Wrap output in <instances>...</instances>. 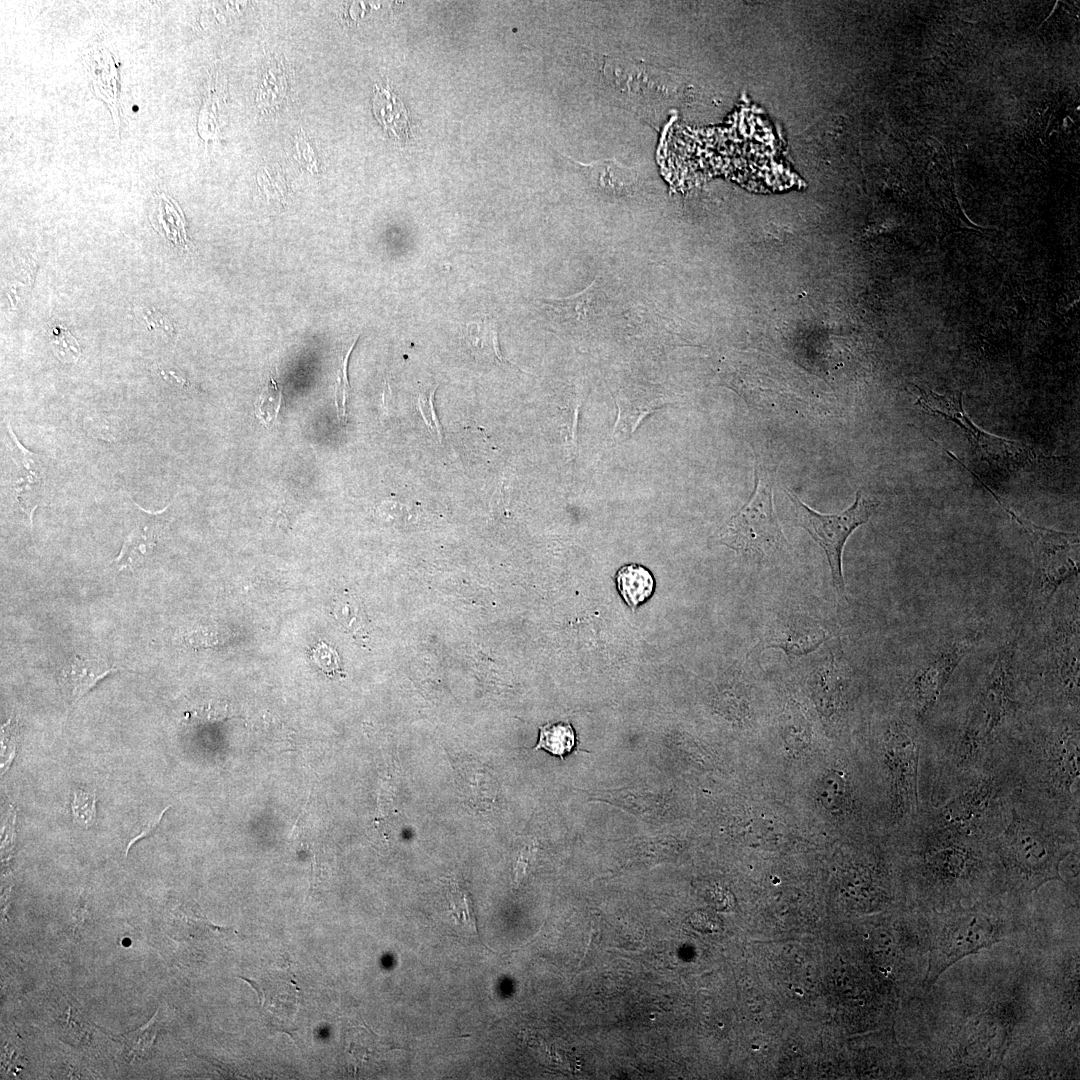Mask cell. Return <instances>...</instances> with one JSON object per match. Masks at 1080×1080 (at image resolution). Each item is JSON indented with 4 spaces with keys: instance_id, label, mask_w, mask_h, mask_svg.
I'll return each mask as SVG.
<instances>
[{
    "instance_id": "obj_22",
    "label": "cell",
    "mask_w": 1080,
    "mask_h": 1080,
    "mask_svg": "<svg viewBox=\"0 0 1080 1080\" xmlns=\"http://www.w3.org/2000/svg\"><path fill=\"white\" fill-rule=\"evenodd\" d=\"M780 734L786 744L802 749L810 743L811 724L802 707L789 701L779 716Z\"/></svg>"
},
{
    "instance_id": "obj_26",
    "label": "cell",
    "mask_w": 1080,
    "mask_h": 1080,
    "mask_svg": "<svg viewBox=\"0 0 1080 1080\" xmlns=\"http://www.w3.org/2000/svg\"><path fill=\"white\" fill-rule=\"evenodd\" d=\"M816 794L820 804L828 811H838L843 808L847 799V781L840 771H830L825 774L816 786Z\"/></svg>"
},
{
    "instance_id": "obj_4",
    "label": "cell",
    "mask_w": 1080,
    "mask_h": 1080,
    "mask_svg": "<svg viewBox=\"0 0 1080 1080\" xmlns=\"http://www.w3.org/2000/svg\"><path fill=\"white\" fill-rule=\"evenodd\" d=\"M773 485V471L757 462L752 495L719 531L721 544L754 558L787 551L789 544L773 506Z\"/></svg>"
},
{
    "instance_id": "obj_38",
    "label": "cell",
    "mask_w": 1080,
    "mask_h": 1080,
    "mask_svg": "<svg viewBox=\"0 0 1080 1080\" xmlns=\"http://www.w3.org/2000/svg\"><path fill=\"white\" fill-rule=\"evenodd\" d=\"M15 736V727L11 724V720H9L2 727V769L6 770L13 759L15 753Z\"/></svg>"
},
{
    "instance_id": "obj_29",
    "label": "cell",
    "mask_w": 1080,
    "mask_h": 1080,
    "mask_svg": "<svg viewBox=\"0 0 1080 1080\" xmlns=\"http://www.w3.org/2000/svg\"><path fill=\"white\" fill-rule=\"evenodd\" d=\"M154 536L143 533L141 529H134L126 538L120 554L115 562L122 568L138 565L147 557L154 546Z\"/></svg>"
},
{
    "instance_id": "obj_34",
    "label": "cell",
    "mask_w": 1080,
    "mask_h": 1080,
    "mask_svg": "<svg viewBox=\"0 0 1080 1080\" xmlns=\"http://www.w3.org/2000/svg\"><path fill=\"white\" fill-rule=\"evenodd\" d=\"M436 388L437 387H435L432 390L430 389V390H428L426 392H422V393L419 394V396H418V408H419V411H420V413L422 415V418H423L426 426L428 427L431 435L435 439H437V441L439 443H441L442 442V428H441L439 419H438V417L436 415V411H435V408H434V394H435Z\"/></svg>"
},
{
    "instance_id": "obj_17",
    "label": "cell",
    "mask_w": 1080,
    "mask_h": 1080,
    "mask_svg": "<svg viewBox=\"0 0 1080 1080\" xmlns=\"http://www.w3.org/2000/svg\"><path fill=\"white\" fill-rule=\"evenodd\" d=\"M117 670L102 659L75 655L61 667L58 682L67 702L74 706L101 679Z\"/></svg>"
},
{
    "instance_id": "obj_33",
    "label": "cell",
    "mask_w": 1080,
    "mask_h": 1080,
    "mask_svg": "<svg viewBox=\"0 0 1080 1080\" xmlns=\"http://www.w3.org/2000/svg\"><path fill=\"white\" fill-rule=\"evenodd\" d=\"M358 336L354 339L352 345L348 348L345 356L340 362L339 369L337 371L336 386H335V404L337 408V414L339 420L344 423L346 421L347 402L350 395V384L347 376V366L350 354L357 343Z\"/></svg>"
},
{
    "instance_id": "obj_15",
    "label": "cell",
    "mask_w": 1080,
    "mask_h": 1080,
    "mask_svg": "<svg viewBox=\"0 0 1080 1080\" xmlns=\"http://www.w3.org/2000/svg\"><path fill=\"white\" fill-rule=\"evenodd\" d=\"M85 64L96 95L108 105L117 130L123 117L121 74L117 56L106 46L96 45L86 53Z\"/></svg>"
},
{
    "instance_id": "obj_32",
    "label": "cell",
    "mask_w": 1080,
    "mask_h": 1080,
    "mask_svg": "<svg viewBox=\"0 0 1080 1080\" xmlns=\"http://www.w3.org/2000/svg\"><path fill=\"white\" fill-rule=\"evenodd\" d=\"M55 354L63 362H76L81 354L80 346L70 331L62 326H54L50 333Z\"/></svg>"
},
{
    "instance_id": "obj_36",
    "label": "cell",
    "mask_w": 1080,
    "mask_h": 1080,
    "mask_svg": "<svg viewBox=\"0 0 1080 1080\" xmlns=\"http://www.w3.org/2000/svg\"><path fill=\"white\" fill-rule=\"evenodd\" d=\"M137 317L146 323L149 330L159 329L166 332L168 335L174 334V326L172 322L163 314L155 310L154 308L137 306L134 308Z\"/></svg>"
},
{
    "instance_id": "obj_9",
    "label": "cell",
    "mask_w": 1080,
    "mask_h": 1080,
    "mask_svg": "<svg viewBox=\"0 0 1080 1080\" xmlns=\"http://www.w3.org/2000/svg\"><path fill=\"white\" fill-rule=\"evenodd\" d=\"M979 631L948 637L922 658L913 672L908 692L916 715L923 718L935 705L962 660L977 646Z\"/></svg>"
},
{
    "instance_id": "obj_27",
    "label": "cell",
    "mask_w": 1080,
    "mask_h": 1080,
    "mask_svg": "<svg viewBox=\"0 0 1080 1080\" xmlns=\"http://www.w3.org/2000/svg\"><path fill=\"white\" fill-rule=\"evenodd\" d=\"M788 834L782 823L764 816L752 817L745 828V836L752 838V846L778 844Z\"/></svg>"
},
{
    "instance_id": "obj_20",
    "label": "cell",
    "mask_w": 1080,
    "mask_h": 1080,
    "mask_svg": "<svg viewBox=\"0 0 1080 1080\" xmlns=\"http://www.w3.org/2000/svg\"><path fill=\"white\" fill-rule=\"evenodd\" d=\"M151 223L155 230L164 235L177 246L188 248L189 239L185 230V222L182 211L171 198L165 193L155 198L151 215Z\"/></svg>"
},
{
    "instance_id": "obj_41",
    "label": "cell",
    "mask_w": 1080,
    "mask_h": 1080,
    "mask_svg": "<svg viewBox=\"0 0 1080 1080\" xmlns=\"http://www.w3.org/2000/svg\"><path fill=\"white\" fill-rule=\"evenodd\" d=\"M168 808H169V807L165 808V809H164V810H163V811H162V812H161V813H160V814H159V815H158L157 817H155V818H152L151 820H149L148 822H146L145 824H143V825H142V826L140 827L139 831H137V832L135 833V836H134V837H133V838H132V839H131V840L129 841V843H128V845H127V848H126V853H127L128 851H129L130 847H131V846H132V845H133V844H134V843H135L136 841H138L139 839H141V838H143V837H145V836L149 835V834H150V833H151V832H152V831H153V830H154V829H155V828L157 827V825L159 824V822H160V820H161V818H162L163 814L165 813V811H166V810H167Z\"/></svg>"
},
{
    "instance_id": "obj_12",
    "label": "cell",
    "mask_w": 1080,
    "mask_h": 1080,
    "mask_svg": "<svg viewBox=\"0 0 1080 1080\" xmlns=\"http://www.w3.org/2000/svg\"><path fill=\"white\" fill-rule=\"evenodd\" d=\"M832 636V631L817 618L786 612L770 620L760 644L762 648L779 649L789 657H801L816 652Z\"/></svg>"
},
{
    "instance_id": "obj_39",
    "label": "cell",
    "mask_w": 1080,
    "mask_h": 1080,
    "mask_svg": "<svg viewBox=\"0 0 1080 1080\" xmlns=\"http://www.w3.org/2000/svg\"><path fill=\"white\" fill-rule=\"evenodd\" d=\"M313 659L326 673H335L339 669L337 655L326 644L321 643L313 650Z\"/></svg>"
},
{
    "instance_id": "obj_6",
    "label": "cell",
    "mask_w": 1080,
    "mask_h": 1080,
    "mask_svg": "<svg viewBox=\"0 0 1080 1080\" xmlns=\"http://www.w3.org/2000/svg\"><path fill=\"white\" fill-rule=\"evenodd\" d=\"M790 499L797 523L823 549L830 568L833 587L841 599H846L842 572V553L848 537L867 523L878 506L872 498L857 491L853 504L839 514H821L804 504L796 494L785 490Z\"/></svg>"
},
{
    "instance_id": "obj_37",
    "label": "cell",
    "mask_w": 1080,
    "mask_h": 1080,
    "mask_svg": "<svg viewBox=\"0 0 1080 1080\" xmlns=\"http://www.w3.org/2000/svg\"><path fill=\"white\" fill-rule=\"evenodd\" d=\"M218 641L217 631L207 627H199L183 635V642L195 648L214 646Z\"/></svg>"
},
{
    "instance_id": "obj_2",
    "label": "cell",
    "mask_w": 1080,
    "mask_h": 1080,
    "mask_svg": "<svg viewBox=\"0 0 1080 1080\" xmlns=\"http://www.w3.org/2000/svg\"><path fill=\"white\" fill-rule=\"evenodd\" d=\"M925 915L929 948L923 992L968 956L1000 944L1020 945L1033 924L1028 897L1009 892Z\"/></svg>"
},
{
    "instance_id": "obj_10",
    "label": "cell",
    "mask_w": 1080,
    "mask_h": 1080,
    "mask_svg": "<svg viewBox=\"0 0 1080 1080\" xmlns=\"http://www.w3.org/2000/svg\"><path fill=\"white\" fill-rule=\"evenodd\" d=\"M1058 610L1045 637L1043 675L1061 696L1079 698V605Z\"/></svg>"
},
{
    "instance_id": "obj_21",
    "label": "cell",
    "mask_w": 1080,
    "mask_h": 1080,
    "mask_svg": "<svg viewBox=\"0 0 1080 1080\" xmlns=\"http://www.w3.org/2000/svg\"><path fill=\"white\" fill-rule=\"evenodd\" d=\"M617 589L631 608L645 602L654 591V579L651 572L638 564L622 566L616 573Z\"/></svg>"
},
{
    "instance_id": "obj_7",
    "label": "cell",
    "mask_w": 1080,
    "mask_h": 1080,
    "mask_svg": "<svg viewBox=\"0 0 1080 1080\" xmlns=\"http://www.w3.org/2000/svg\"><path fill=\"white\" fill-rule=\"evenodd\" d=\"M1020 632L1021 627L1000 647L972 703L963 741L970 749L986 741L1014 709L1015 664Z\"/></svg>"
},
{
    "instance_id": "obj_1",
    "label": "cell",
    "mask_w": 1080,
    "mask_h": 1080,
    "mask_svg": "<svg viewBox=\"0 0 1080 1080\" xmlns=\"http://www.w3.org/2000/svg\"><path fill=\"white\" fill-rule=\"evenodd\" d=\"M960 961L914 998L923 1079H1004L1006 1059L1044 1024L1032 955L1000 944Z\"/></svg>"
},
{
    "instance_id": "obj_31",
    "label": "cell",
    "mask_w": 1080,
    "mask_h": 1080,
    "mask_svg": "<svg viewBox=\"0 0 1080 1080\" xmlns=\"http://www.w3.org/2000/svg\"><path fill=\"white\" fill-rule=\"evenodd\" d=\"M467 336L473 347L492 355L500 362L505 361L499 349L498 334L493 324L488 322L480 325L473 324L468 327Z\"/></svg>"
},
{
    "instance_id": "obj_11",
    "label": "cell",
    "mask_w": 1080,
    "mask_h": 1080,
    "mask_svg": "<svg viewBox=\"0 0 1080 1080\" xmlns=\"http://www.w3.org/2000/svg\"><path fill=\"white\" fill-rule=\"evenodd\" d=\"M840 646L830 647L810 664L807 684L817 709L828 718L845 708L851 670Z\"/></svg>"
},
{
    "instance_id": "obj_23",
    "label": "cell",
    "mask_w": 1080,
    "mask_h": 1080,
    "mask_svg": "<svg viewBox=\"0 0 1080 1080\" xmlns=\"http://www.w3.org/2000/svg\"><path fill=\"white\" fill-rule=\"evenodd\" d=\"M990 795L989 785L979 784L954 799L946 806L944 813L951 822L965 824L980 816L988 804Z\"/></svg>"
},
{
    "instance_id": "obj_16",
    "label": "cell",
    "mask_w": 1080,
    "mask_h": 1080,
    "mask_svg": "<svg viewBox=\"0 0 1080 1080\" xmlns=\"http://www.w3.org/2000/svg\"><path fill=\"white\" fill-rule=\"evenodd\" d=\"M581 169L592 188L610 197L632 196L640 187V175L632 167H626L614 159L581 163L573 160Z\"/></svg>"
},
{
    "instance_id": "obj_18",
    "label": "cell",
    "mask_w": 1080,
    "mask_h": 1080,
    "mask_svg": "<svg viewBox=\"0 0 1080 1080\" xmlns=\"http://www.w3.org/2000/svg\"><path fill=\"white\" fill-rule=\"evenodd\" d=\"M1053 775L1069 790L1079 777V733L1077 727L1064 726L1057 732L1051 748Z\"/></svg>"
},
{
    "instance_id": "obj_3",
    "label": "cell",
    "mask_w": 1080,
    "mask_h": 1080,
    "mask_svg": "<svg viewBox=\"0 0 1080 1080\" xmlns=\"http://www.w3.org/2000/svg\"><path fill=\"white\" fill-rule=\"evenodd\" d=\"M1069 853L1042 825L1016 813L995 847L1006 891L1024 897L1047 882H1062L1059 868Z\"/></svg>"
},
{
    "instance_id": "obj_5",
    "label": "cell",
    "mask_w": 1080,
    "mask_h": 1080,
    "mask_svg": "<svg viewBox=\"0 0 1080 1080\" xmlns=\"http://www.w3.org/2000/svg\"><path fill=\"white\" fill-rule=\"evenodd\" d=\"M961 466L974 475L1027 535L1035 559L1032 597L1045 606L1061 585L1078 576V534L1041 527L1020 517L1004 504L1003 500L977 474L966 465Z\"/></svg>"
},
{
    "instance_id": "obj_35",
    "label": "cell",
    "mask_w": 1080,
    "mask_h": 1080,
    "mask_svg": "<svg viewBox=\"0 0 1080 1080\" xmlns=\"http://www.w3.org/2000/svg\"><path fill=\"white\" fill-rule=\"evenodd\" d=\"M95 796L82 790H76L72 801V812L75 820L89 827L95 816Z\"/></svg>"
},
{
    "instance_id": "obj_14",
    "label": "cell",
    "mask_w": 1080,
    "mask_h": 1080,
    "mask_svg": "<svg viewBox=\"0 0 1080 1080\" xmlns=\"http://www.w3.org/2000/svg\"><path fill=\"white\" fill-rule=\"evenodd\" d=\"M542 306L552 327L578 334L597 326L604 314L605 301L595 279L571 296L542 300Z\"/></svg>"
},
{
    "instance_id": "obj_24",
    "label": "cell",
    "mask_w": 1080,
    "mask_h": 1080,
    "mask_svg": "<svg viewBox=\"0 0 1080 1080\" xmlns=\"http://www.w3.org/2000/svg\"><path fill=\"white\" fill-rule=\"evenodd\" d=\"M158 1026V1013H155L145 1025L121 1036L125 1055L131 1063L147 1060L151 1056Z\"/></svg>"
},
{
    "instance_id": "obj_19",
    "label": "cell",
    "mask_w": 1080,
    "mask_h": 1080,
    "mask_svg": "<svg viewBox=\"0 0 1080 1080\" xmlns=\"http://www.w3.org/2000/svg\"><path fill=\"white\" fill-rule=\"evenodd\" d=\"M372 105L374 115L385 131L399 140L408 139L410 122L407 110L389 85L386 88L375 85Z\"/></svg>"
},
{
    "instance_id": "obj_13",
    "label": "cell",
    "mask_w": 1080,
    "mask_h": 1080,
    "mask_svg": "<svg viewBox=\"0 0 1080 1080\" xmlns=\"http://www.w3.org/2000/svg\"><path fill=\"white\" fill-rule=\"evenodd\" d=\"M886 752L898 807L904 811L916 808L918 745L912 727L903 722L892 723L887 732Z\"/></svg>"
},
{
    "instance_id": "obj_28",
    "label": "cell",
    "mask_w": 1080,
    "mask_h": 1080,
    "mask_svg": "<svg viewBox=\"0 0 1080 1080\" xmlns=\"http://www.w3.org/2000/svg\"><path fill=\"white\" fill-rule=\"evenodd\" d=\"M448 899L449 910L456 923L473 929L479 935L477 914L470 893L456 883H451Z\"/></svg>"
},
{
    "instance_id": "obj_30",
    "label": "cell",
    "mask_w": 1080,
    "mask_h": 1080,
    "mask_svg": "<svg viewBox=\"0 0 1080 1080\" xmlns=\"http://www.w3.org/2000/svg\"><path fill=\"white\" fill-rule=\"evenodd\" d=\"M282 391L273 378L263 389L255 403V414L269 428L277 417L281 406Z\"/></svg>"
},
{
    "instance_id": "obj_8",
    "label": "cell",
    "mask_w": 1080,
    "mask_h": 1080,
    "mask_svg": "<svg viewBox=\"0 0 1080 1080\" xmlns=\"http://www.w3.org/2000/svg\"><path fill=\"white\" fill-rule=\"evenodd\" d=\"M915 388L919 391L916 405L922 411L953 422L974 449L996 466L1015 470L1045 458L1027 444L1002 438L980 429L965 412L961 392L938 394L919 386Z\"/></svg>"
},
{
    "instance_id": "obj_25",
    "label": "cell",
    "mask_w": 1080,
    "mask_h": 1080,
    "mask_svg": "<svg viewBox=\"0 0 1080 1080\" xmlns=\"http://www.w3.org/2000/svg\"><path fill=\"white\" fill-rule=\"evenodd\" d=\"M575 746V732L570 723H548L539 728L538 743L534 750L544 749L563 759Z\"/></svg>"
},
{
    "instance_id": "obj_40",
    "label": "cell",
    "mask_w": 1080,
    "mask_h": 1080,
    "mask_svg": "<svg viewBox=\"0 0 1080 1080\" xmlns=\"http://www.w3.org/2000/svg\"><path fill=\"white\" fill-rule=\"evenodd\" d=\"M259 184L262 185L268 198L280 199L284 196L285 186L278 179L265 178L262 181L259 180Z\"/></svg>"
}]
</instances>
